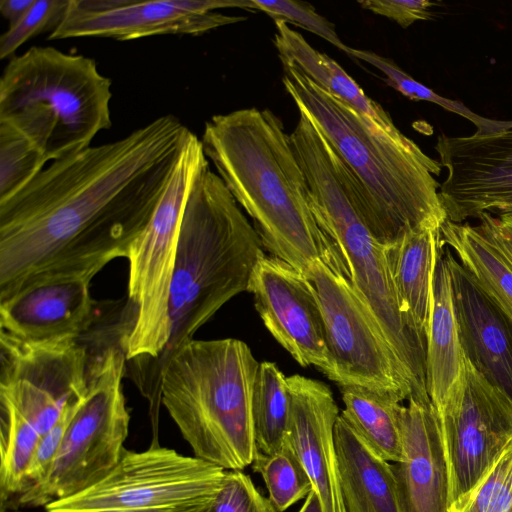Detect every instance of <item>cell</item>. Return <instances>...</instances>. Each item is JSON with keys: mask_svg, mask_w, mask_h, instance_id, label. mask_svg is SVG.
I'll return each mask as SVG.
<instances>
[{"mask_svg": "<svg viewBox=\"0 0 512 512\" xmlns=\"http://www.w3.org/2000/svg\"><path fill=\"white\" fill-rule=\"evenodd\" d=\"M90 361L80 339L31 342L0 331V397L42 436L83 395Z\"/></svg>", "mask_w": 512, "mask_h": 512, "instance_id": "obj_13", "label": "cell"}, {"mask_svg": "<svg viewBox=\"0 0 512 512\" xmlns=\"http://www.w3.org/2000/svg\"><path fill=\"white\" fill-rule=\"evenodd\" d=\"M220 8L252 10L251 0H70L49 40L79 37L134 40L154 35H200L246 18Z\"/></svg>", "mask_w": 512, "mask_h": 512, "instance_id": "obj_14", "label": "cell"}, {"mask_svg": "<svg viewBox=\"0 0 512 512\" xmlns=\"http://www.w3.org/2000/svg\"><path fill=\"white\" fill-rule=\"evenodd\" d=\"M304 275L322 311L330 361L328 378L341 386H360L411 396L404 373L378 322L360 300L334 257L317 259Z\"/></svg>", "mask_w": 512, "mask_h": 512, "instance_id": "obj_11", "label": "cell"}, {"mask_svg": "<svg viewBox=\"0 0 512 512\" xmlns=\"http://www.w3.org/2000/svg\"><path fill=\"white\" fill-rule=\"evenodd\" d=\"M70 0H35L28 12L0 37V58H12L32 37L53 32L62 22Z\"/></svg>", "mask_w": 512, "mask_h": 512, "instance_id": "obj_33", "label": "cell"}, {"mask_svg": "<svg viewBox=\"0 0 512 512\" xmlns=\"http://www.w3.org/2000/svg\"><path fill=\"white\" fill-rule=\"evenodd\" d=\"M79 400L69 405L59 421L46 434L40 437L25 475L24 490L42 481L46 477L60 447L67 424Z\"/></svg>", "mask_w": 512, "mask_h": 512, "instance_id": "obj_36", "label": "cell"}, {"mask_svg": "<svg viewBox=\"0 0 512 512\" xmlns=\"http://www.w3.org/2000/svg\"><path fill=\"white\" fill-rule=\"evenodd\" d=\"M445 255L463 353L488 382L512 399V320L447 246Z\"/></svg>", "mask_w": 512, "mask_h": 512, "instance_id": "obj_19", "label": "cell"}, {"mask_svg": "<svg viewBox=\"0 0 512 512\" xmlns=\"http://www.w3.org/2000/svg\"><path fill=\"white\" fill-rule=\"evenodd\" d=\"M0 512H19V511H11V510L6 509V508H1Z\"/></svg>", "mask_w": 512, "mask_h": 512, "instance_id": "obj_41", "label": "cell"}, {"mask_svg": "<svg viewBox=\"0 0 512 512\" xmlns=\"http://www.w3.org/2000/svg\"><path fill=\"white\" fill-rule=\"evenodd\" d=\"M192 133L173 115L158 117L53 161L0 202V299L42 272L99 273L127 258Z\"/></svg>", "mask_w": 512, "mask_h": 512, "instance_id": "obj_1", "label": "cell"}, {"mask_svg": "<svg viewBox=\"0 0 512 512\" xmlns=\"http://www.w3.org/2000/svg\"><path fill=\"white\" fill-rule=\"evenodd\" d=\"M274 43L282 63L291 64L306 77L341 99L372 124L395 138L405 136L390 115L369 98L356 81L333 59L313 48L299 32L275 20Z\"/></svg>", "mask_w": 512, "mask_h": 512, "instance_id": "obj_24", "label": "cell"}, {"mask_svg": "<svg viewBox=\"0 0 512 512\" xmlns=\"http://www.w3.org/2000/svg\"><path fill=\"white\" fill-rule=\"evenodd\" d=\"M41 435L0 397V499L9 503L25 487V475Z\"/></svg>", "mask_w": 512, "mask_h": 512, "instance_id": "obj_28", "label": "cell"}, {"mask_svg": "<svg viewBox=\"0 0 512 512\" xmlns=\"http://www.w3.org/2000/svg\"><path fill=\"white\" fill-rule=\"evenodd\" d=\"M201 143L272 256L304 274L317 259L333 255L311 209L290 134L277 115L256 107L215 115L205 123Z\"/></svg>", "mask_w": 512, "mask_h": 512, "instance_id": "obj_3", "label": "cell"}, {"mask_svg": "<svg viewBox=\"0 0 512 512\" xmlns=\"http://www.w3.org/2000/svg\"><path fill=\"white\" fill-rule=\"evenodd\" d=\"M248 292L274 339L303 367L326 377L330 361L320 303L310 280L275 256H264L252 274Z\"/></svg>", "mask_w": 512, "mask_h": 512, "instance_id": "obj_16", "label": "cell"}, {"mask_svg": "<svg viewBox=\"0 0 512 512\" xmlns=\"http://www.w3.org/2000/svg\"><path fill=\"white\" fill-rule=\"evenodd\" d=\"M290 140L306 178L311 209L332 253L383 331L404 373L410 398L430 401L426 338L400 304L384 245L358 214L356 188L348 169L306 116H299Z\"/></svg>", "mask_w": 512, "mask_h": 512, "instance_id": "obj_5", "label": "cell"}, {"mask_svg": "<svg viewBox=\"0 0 512 512\" xmlns=\"http://www.w3.org/2000/svg\"><path fill=\"white\" fill-rule=\"evenodd\" d=\"M207 163L201 140L192 133L153 216L129 249L133 317L119 342L132 373L157 360L169 341V295L183 212L191 186Z\"/></svg>", "mask_w": 512, "mask_h": 512, "instance_id": "obj_8", "label": "cell"}, {"mask_svg": "<svg viewBox=\"0 0 512 512\" xmlns=\"http://www.w3.org/2000/svg\"><path fill=\"white\" fill-rule=\"evenodd\" d=\"M435 149L447 170L439 197L448 220L512 214V126L486 135L441 134Z\"/></svg>", "mask_w": 512, "mask_h": 512, "instance_id": "obj_15", "label": "cell"}, {"mask_svg": "<svg viewBox=\"0 0 512 512\" xmlns=\"http://www.w3.org/2000/svg\"><path fill=\"white\" fill-rule=\"evenodd\" d=\"M251 467L262 477L268 498L278 512L286 511L313 490L304 468L285 444L271 454L257 450Z\"/></svg>", "mask_w": 512, "mask_h": 512, "instance_id": "obj_30", "label": "cell"}, {"mask_svg": "<svg viewBox=\"0 0 512 512\" xmlns=\"http://www.w3.org/2000/svg\"><path fill=\"white\" fill-rule=\"evenodd\" d=\"M90 270H52L0 299V331L24 341L81 339L96 319Z\"/></svg>", "mask_w": 512, "mask_h": 512, "instance_id": "obj_17", "label": "cell"}, {"mask_svg": "<svg viewBox=\"0 0 512 512\" xmlns=\"http://www.w3.org/2000/svg\"><path fill=\"white\" fill-rule=\"evenodd\" d=\"M226 470L177 451L150 445L125 449L101 480L45 506L46 512H209Z\"/></svg>", "mask_w": 512, "mask_h": 512, "instance_id": "obj_10", "label": "cell"}, {"mask_svg": "<svg viewBox=\"0 0 512 512\" xmlns=\"http://www.w3.org/2000/svg\"><path fill=\"white\" fill-rule=\"evenodd\" d=\"M253 225L209 163L197 174L183 212L169 295V341L131 377L158 420L161 373L168 359L229 300L248 291L265 256Z\"/></svg>", "mask_w": 512, "mask_h": 512, "instance_id": "obj_4", "label": "cell"}, {"mask_svg": "<svg viewBox=\"0 0 512 512\" xmlns=\"http://www.w3.org/2000/svg\"><path fill=\"white\" fill-rule=\"evenodd\" d=\"M464 359L451 274L445 255V245L440 237L426 332V387L434 407L443 403L458 382Z\"/></svg>", "mask_w": 512, "mask_h": 512, "instance_id": "obj_22", "label": "cell"}, {"mask_svg": "<svg viewBox=\"0 0 512 512\" xmlns=\"http://www.w3.org/2000/svg\"><path fill=\"white\" fill-rule=\"evenodd\" d=\"M335 441L345 512H404L394 465L375 454L341 413Z\"/></svg>", "mask_w": 512, "mask_h": 512, "instance_id": "obj_21", "label": "cell"}, {"mask_svg": "<svg viewBox=\"0 0 512 512\" xmlns=\"http://www.w3.org/2000/svg\"><path fill=\"white\" fill-rule=\"evenodd\" d=\"M358 4L365 10L397 22L402 28L418 20L431 19V8L435 5L427 0H362Z\"/></svg>", "mask_w": 512, "mask_h": 512, "instance_id": "obj_37", "label": "cell"}, {"mask_svg": "<svg viewBox=\"0 0 512 512\" xmlns=\"http://www.w3.org/2000/svg\"><path fill=\"white\" fill-rule=\"evenodd\" d=\"M252 416L257 450H280L289 417L287 376L274 362L259 364L252 396Z\"/></svg>", "mask_w": 512, "mask_h": 512, "instance_id": "obj_27", "label": "cell"}, {"mask_svg": "<svg viewBox=\"0 0 512 512\" xmlns=\"http://www.w3.org/2000/svg\"><path fill=\"white\" fill-rule=\"evenodd\" d=\"M402 459L394 465L404 512H449V474L436 410L408 399L402 411Z\"/></svg>", "mask_w": 512, "mask_h": 512, "instance_id": "obj_20", "label": "cell"}, {"mask_svg": "<svg viewBox=\"0 0 512 512\" xmlns=\"http://www.w3.org/2000/svg\"><path fill=\"white\" fill-rule=\"evenodd\" d=\"M339 388L344 404L343 418L375 454L388 462H400L404 398L360 386Z\"/></svg>", "mask_w": 512, "mask_h": 512, "instance_id": "obj_25", "label": "cell"}, {"mask_svg": "<svg viewBox=\"0 0 512 512\" xmlns=\"http://www.w3.org/2000/svg\"><path fill=\"white\" fill-rule=\"evenodd\" d=\"M46 162V157L32 141L11 126L0 123V202L28 185Z\"/></svg>", "mask_w": 512, "mask_h": 512, "instance_id": "obj_31", "label": "cell"}, {"mask_svg": "<svg viewBox=\"0 0 512 512\" xmlns=\"http://www.w3.org/2000/svg\"><path fill=\"white\" fill-rule=\"evenodd\" d=\"M283 84L298 111L321 132L348 169L358 214L382 245L409 230L447 219L439 197L442 165L407 136L384 132L291 64Z\"/></svg>", "mask_w": 512, "mask_h": 512, "instance_id": "obj_2", "label": "cell"}, {"mask_svg": "<svg viewBox=\"0 0 512 512\" xmlns=\"http://www.w3.org/2000/svg\"><path fill=\"white\" fill-rule=\"evenodd\" d=\"M477 227L483 232L506 256L512 264V214L493 216L482 213L477 218Z\"/></svg>", "mask_w": 512, "mask_h": 512, "instance_id": "obj_38", "label": "cell"}, {"mask_svg": "<svg viewBox=\"0 0 512 512\" xmlns=\"http://www.w3.org/2000/svg\"><path fill=\"white\" fill-rule=\"evenodd\" d=\"M251 8L266 13L274 21L282 20L287 24L300 26L349 54L350 47L341 41L334 24L317 13L315 8L308 3L293 0H251Z\"/></svg>", "mask_w": 512, "mask_h": 512, "instance_id": "obj_34", "label": "cell"}, {"mask_svg": "<svg viewBox=\"0 0 512 512\" xmlns=\"http://www.w3.org/2000/svg\"><path fill=\"white\" fill-rule=\"evenodd\" d=\"M289 417L284 444L296 456L323 512H345L338 472L335 426L339 408L329 387L302 375L287 377Z\"/></svg>", "mask_w": 512, "mask_h": 512, "instance_id": "obj_18", "label": "cell"}, {"mask_svg": "<svg viewBox=\"0 0 512 512\" xmlns=\"http://www.w3.org/2000/svg\"><path fill=\"white\" fill-rule=\"evenodd\" d=\"M512 441L479 483L449 512H511Z\"/></svg>", "mask_w": 512, "mask_h": 512, "instance_id": "obj_32", "label": "cell"}, {"mask_svg": "<svg viewBox=\"0 0 512 512\" xmlns=\"http://www.w3.org/2000/svg\"><path fill=\"white\" fill-rule=\"evenodd\" d=\"M35 0H1L0 13L9 27L16 24L32 7Z\"/></svg>", "mask_w": 512, "mask_h": 512, "instance_id": "obj_39", "label": "cell"}, {"mask_svg": "<svg viewBox=\"0 0 512 512\" xmlns=\"http://www.w3.org/2000/svg\"><path fill=\"white\" fill-rule=\"evenodd\" d=\"M350 57L365 61L384 75L387 85L414 101H429L444 109L456 113L471 121L477 128L476 135H486L503 131L512 126V120H493L478 115L466 107L462 102L438 95L432 89L418 82L403 71L394 61L375 52L350 48Z\"/></svg>", "mask_w": 512, "mask_h": 512, "instance_id": "obj_29", "label": "cell"}, {"mask_svg": "<svg viewBox=\"0 0 512 512\" xmlns=\"http://www.w3.org/2000/svg\"><path fill=\"white\" fill-rule=\"evenodd\" d=\"M440 227L435 224L417 226L395 242L384 246L400 304L425 338L436 253L441 237Z\"/></svg>", "mask_w": 512, "mask_h": 512, "instance_id": "obj_23", "label": "cell"}, {"mask_svg": "<svg viewBox=\"0 0 512 512\" xmlns=\"http://www.w3.org/2000/svg\"><path fill=\"white\" fill-rule=\"evenodd\" d=\"M437 413L449 474V508L479 483L512 441V399L465 357Z\"/></svg>", "mask_w": 512, "mask_h": 512, "instance_id": "obj_12", "label": "cell"}, {"mask_svg": "<svg viewBox=\"0 0 512 512\" xmlns=\"http://www.w3.org/2000/svg\"><path fill=\"white\" fill-rule=\"evenodd\" d=\"M126 356L120 343L91 357L86 389L65 429L46 477L14 500L15 506L39 507L95 484L120 461L130 414L122 380Z\"/></svg>", "mask_w": 512, "mask_h": 512, "instance_id": "obj_9", "label": "cell"}, {"mask_svg": "<svg viewBox=\"0 0 512 512\" xmlns=\"http://www.w3.org/2000/svg\"><path fill=\"white\" fill-rule=\"evenodd\" d=\"M209 512H278L243 471H226Z\"/></svg>", "mask_w": 512, "mask_h": 512, "instance_id": "obj_35", "label": "cell"}, {"mask_svg": "<svg viewBox=\"0 0 512 512\" xmlns=\"http://www.w3.org/2000/svg\"><path fill=\"white\" fill-rule=\"evenodd\" d=\"M445 246L454 251L478 286L512 320V264L477 227L446 219L440 227Z\"/></svg>", "mask_w": 512, "mask_h": 512, "instance_id": "obj_26", "label": "cell"}, {"mask_svg": "<svg viewBox=\"0 0 512 512\" xmlns=\"http://www.w3.org/2000/svg\"><path fill=\"white\" fill-rule=\"evenodd\" d=\"M297 512H323L319 497L314 490L304 499L302 506Z\"/></svg>", "mask_w": 512, "mask_h": 512, "instance_id": "obj_40", "label": "cell"}, {"mask_svg": "<svg viewBox=\"0 0 512 512\" xmlns=\"http://www.w3.org/2000/svg\"><path fill=\"white\" fill-rule=\"evenodd\" d=\"M511 512H512V510H511Z\"/></svg>", "mask_w": 512, "mask_h": 512, "instance_id": "obj_42", "label": "cell"}, {"mask_svg": "<svg viewBox=\"0 0 512 512\" xmlns=\"http://www.w3.org/2000/svg\"><path fill=\"white\" fill-rule=\"evenodd\" d=\"M111 85L94 59L33 46L3 70L0 123L26 136L47 161L59 160L111 127Z\"/></svg>", "mask_w": 512, "mask_h": 512, "instance_id": "obj_7", "label": "cell"}, {"mask_svg": "<svg viewBox=\"0 0 512 512\" xmlns=\"http://www.w3.org/2000/svg\"><path fill=\"white\" fill-rule=\"evenodd\" d=\"M259 362L234 338L191 340L161 373V403L195 457L226 471L251 466L252 396Z\"/></svg>", "mask_w": 512, "mask_h": 512, "instance_id": "obj_6", "label": "cell"}]
</instances>
